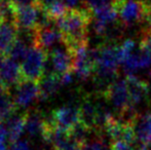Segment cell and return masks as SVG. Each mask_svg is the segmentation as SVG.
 <instances>
[{
    "instance_id": "obj_16",
    "label": "cell",
    "mask_w": 151,
    "mask_h": 150,
    "mask_svg": "<svg viewBox=\"0 0 151 150\" xmlns=\"http://www.w3.org/2000/svg\"><path fill=\"white\" fill-rule=\"evenodd\" d=\"M19 35V28L14 22H0V52L7 56Z\"/></svg>"
},
{
    "instance_id": "obj_9",
    "label": "cell",
    "mask_w": 151,
    "mask_h": 150,
    "mask_svg": "<svg viewBox=\"0 0 151 150\" xmlns=\"http://www.w3.org/2000/svg\"><path fill=\"white\" fill-rule=\"evenodd\" d=\"M57 24L50 26L38 27L34 30V44L41 47L48 54V50H52L59 44H64V37Z\"/></svg>"
},
{
    "instance_id": "obj_29",
    "label": "cell",
    "mask_w": 151,
    "mask_h": 150,
    "mask_svg": "<svg viewBox=\"0 0 151 150\" xmlns=\"http://www.w3.org/2000/svg\"><path fill=\"white\" fill-rule=\"evenodd\" d=\"M62 1H63L64 3L66 4V6H67V7L74 8L78 4L79 0H62Z\"/></svg>"
},
{
    "instance_id": "obj_11",
    "label": "cell",
    "mask_w": 151,
    "mask_h": 150,
    "mask_svg": "<svg viewBox=\"0 0 151 150\" xmlns=\"http://www.w3.org/2000/svg\"><path fill=\"white\" fill-rule=\"evenodd\" d=\"M50 120L55 126L70 132L74 126L80 122L79 107L63 106L55 110L50 115Z\"/></svg>"
},
{
    "instance_id": "obj_17",
    "label": "cell",
    "mask_w": 151,
    "mask_h": 150,
    "mask_svg": "<svg viewBox=\"0 0 151 150\" xmlns=\"http://www.w3.org/2000/svg\"><path fill=\"white\" fill-rule=\"evenodd\" d=\"M62 86L61 76L55 72L44 74L39 80V100L44 101L55 95Z\"/></svg>"
},
{
    "instance_id": "obj_10",
    "label": "cell",
    "mask_w": 151,
    "mask_h": 150,
    "mask_svg": "<svg viewBox=\"0 0 151 150\" xmlns=\"http://www.w3.org/2000/svg\"><path fill=\"white\" fill-rule=\"evenodd\" d=\"M16 94L14 97V104L20 108L30 106L34 101L39 99V82L33 80L23 79L16 86Z\"/></svg>"
},
{
    "instance_id": "obj_23",
    "label": "cell",
    "mask_w": 151,
    "mask_h": 150,
    "mask_svg": "<svg viewBox=\"0 0 151 150\" xmlns=\"http://www.w3.org/2000/svg\"><path fill=\"white\" fill-rule=\"evenodd\" d=\"M81 150H107L104 134H95V138L86 142Z\"/></svg>"
},
{
    "instance_id": "obj_3",
    "label": "cell",
    "mask_w": 151,
    "mask_h": 150,
    "mask_svg": "<svg viewBox=\"0 0 151 150\" xmlns=\"http://www.w3.org/2000/svg\"><path fill=\"white\" fill-rule=\"evenodd\" d=\"M119 45L108 41L91 48L95 59V75L101 80L114 79L118 73V65L120 64L118 56Z\"/></svg>"
},
{
    "instance_id": "obj_7",
    "label": "cell",
    "mask_w": 151,
    "mask_h": 150,
    "mask_svg": "<svg viewBox=\"0 0 151 150\" xmlns=\"http://www.w3.org/2000/svg\"><path fill=\"white\" fill-rule=\"evenodd\" d=\"M42 9L36 3L14 5V21L20 30H35L40 23Z\"/></svg>"
},
{
    "instance_id": "obj_18",
    "label": "cell",
    "mask_w": 151,
    "mask_h": 150,
    "mask_svg": "<svg viewBox=\"0 0 151 150\" xmlns=\"http://www.w3.org/2000/svg\"><path fill=\"white\" fill-rule=\"evenodd\" d=\"M47 124V118H44L38 112H27L26 113V124H25V132L30 137L43 136Z\"/></svg>"
},
{
    "instance_id": "obj_8",
    "label": "cell",
    "mask_w": 151,
    "mask_h": 150,
    "mask_svg": "<svg viewBox=\"0 0 151 150\" xmlns=\"http://www.w3.org/2000/svg\"><path fill=\"white\" fill-rule=\"evenodd\" d=\"M50 64L52 71L61 75L63 73L74 71V52L65 43L63 46L52 48L48 54Z\"/></svg>"
},
{
    "instance_id": "obj_27",
    "label": "cell",
    "mask_w": 151,
    "mask_h": 150,
    "mask_svg": "<svg viewBox=\"0 0 151 150\" xmlns=\"http://www.w3.org/2000/svg\"><path fill=\"white\" fill-rule=\"evenodd\" d=\"M56 1H58V0H36V4H37L42 10H46Z\"/></svg>"
},
{
    "instance_id": "obj_21",
    "label": "cell",
    "mask_w": 151,
    "mask_h": 150,
    "mask_svg": "<svg viewBox=\"0 0 151 150\" xmlns=\"http://www.w3.org/2000/svg\"><path fill=\"white\" fill-rule=\"evenodd\" d=\"M30 46H31V44L29 43L26 39H24L23 37L18 35V38H17L16 42H14V45L10 48L7 57H9L12 60L16 61L19 64H21V63L24 61V59H25V57H26Z\"/></svg>"
},
{
    "instance_id": "obj_28",
    "label": "cell",
    "mask_w": 151,
    "mask_h": 150,
    "mask_svg": "<svg viewBox=\"0 0 151 150\" xmlns=\"http://www.w3.org/2000/svg\"><path fill=\"white\" fill-rule=\"evenodd\" d=\"M12 4L16 6H22V5H28V4L36 3V0H10Z\"/></svg>"
},
{
    "instance_id": "obj_4",
    "label": "cell",
    "mask_w": 151,
    "mask_h": 150,
    "mask_svg": "<svg viewBox=\"0 0 151 150\" xmlns=\"http://www.w3.org/2000/svg\"><path fill=\"white\" fill-rule=\"evenodd\" d=\"M100 93L103 95L104 99L118 111L120 117L131 119L136 114V111H134L131 106L129 88L125 79L113 80Z\"/></svg>"
},
{
    "instance_id": "obj_19",
    "label": "cell",
    "mask_w": 151,
    "mask_h": 150,
    "mask_svg": "<svg viewBox=\"0 0 151 150\" xmlns=\"http://www.w3.org/2000/svg\"><path fill=\"white\" fill-rule=\"evenodd\" d=\"M26 124V113L24 114H12L6 118L5 126L8 134V139L10 142L17 141L21 138L22 134L25 132Z\"/></svg>"
},
{
    "instance_id": "obj_26",
    "label": "cell",
    "mask_w": 151,
    "mask_h": 150,
    "mask_svg": "<svg viewBox=\"0 0 151 150\" xmlns=\"http://www.w3.org/2000/svg\"><path fill=\"white\" fill-rule=\"evenodd\" d=\"M9 150H33V148L29 141L19 139V140L12 142Z\"/></svg>"
},
{
    "instance_id": "obj_20",
    "label": "cell",
    "mask_w": 151,
    "mask_h": 150,
    "mask_svg": "<svg viewBox=\"0 0 151 150\" xmlns=\"http://www.w3.org/2000/svg\"><path fill=\"white\" fill-rule=\"evenodd\" d=\"M16 107L14 99H12L9 94V90L0 84V114L6 119L14 113Z\"/></svg>"
},
{
    "instance_id": "obj_22",
    "label": "cell",
    "mask_w": 151,
    "mask_h": 150,
    "mask_svg": "<svg viewBox=\"0 0 151 150\" xmlns=\"http://www.w3.org/2000/svg\"><path fill=\"white\" fill-rule=\"evenodd\" d=\"M140 52L151 66V26L144 29L140 38Z\"/></svg>"
},
{
    "instance_id": "obj_33",
    "label": "cell",
    "mask_w": 151,
    "mask_h": 150,
    "mask_svg": "<svg viewBox=\"0 0 151 150\" xmlns=\"http://www.w3.org/2000/svg\"><path fill=\"white\" fill-rule=\"evenodd\" d=\"M52 150H56V149H54V148H52Z\"/></svg>"
},
{
    "instance_id": "obj_2",
    "label": "cell",
    "mask_w": 151,
    "mask_h": 150,
    "mask_svg": "<svg viewBox=\"0 0 151 150\" xmlns=\"http://www.w3.org/2000/svg\"><path fill=\"white\" fill-rule=\"evenodd\" d=\"M113 4L125 30L138 24L151 26V0H114Z\"/></svg>"
},
{
    "instance_id": "obj_6",
    "label": "cell",
    "mask_w": 151,
    "mask_h": 150,
    "mask_svg": "<svg viewBox=\"0 0 151 150\" xmlns=\"http://www.w3.org/2000/svg\"><path fill=\"white\" fill-rule=\"evenodd\" d=\"M95 59L93 50L88 43L78 46L74 50V73L80 80H86L95 74Z\"/></svg>"
},
{
    "instance_id": "obj_32",
    "label": "cell",
    "mask_w": 151,
    "mask_h": 150,
    "mask_svg": "<svg viewBox=\"0 0 151 150\" xmlns=\"http://www.w3.org/2000/svg\"><path fill=\"white\" fill-rule=\"evenodd\" d=\"M1 1H3V0H0V2H1Z\"/></svg>"
},
{
    "instance_id": "obj_15",
    "label": "cell",
    "mask_w": 151,
    "mask_h": 150,
    "mask_svg": "<svg viewBox=\"0 0 151 150\" xmlns=\"http://www.w3.org/2000/svg\"><path fill=\"white\" fill-rule=\"evenodd\" d=\"M132 121L137 140L149 145L151 143V109L145 113H136L132 117Z\"/></svg>"
},
{
    "instance_id": "obj_31",
    "label": "cell",
    "mask_w": 151,
    "mask_h": 150,
    "mask_svg": "<svg viewBox=\"0 0 151 150\" xmlns=\"http://www.w3.org/2000/svg\"><path fill=\"white\" fill-rule=\"evenodd\" d=\"M3 119H4V118H3V116H2L1 114H0V124H2L1 122H2V120H3Z\"/></svg>"
},
{
    "instance_id": "obj_30",
    "label": "cell",
    "mask_w": 151,
    "mask_h": 150,
    "mask_svg": "<svg viewBox=\"0 0 151 150\" xmlns=\"http://www.w3.org/2000/svg\"><path fill=\"white\" fill-rule=\"evenodd\" d=\"M4 56H5V55H3L1 52H0V68H1L2 64H3L4 60H5V58H6V57H4Z\"/></svg>"
},
{
    "instance_id": "obj_13",
    "label": "cell",
    "mask_w": 151,
    "mask_h": 150,
    "mask_svg": "<svg viewBox=\"0 0 151 150\" xmlns=\"http://www.w3.org/2000/svg\"><path fill=\"white\" fill-rule=\"evenodd\" d=\"M22 80L23 75L20 64L6 56L0 68V84L9 90L12 86L18 85Z\"/></svg>"
},
{
    "instance_id": "obj_5",
    "label": "cell",
    "mask_w": 151,
    "mask_h": 150,
    "mask_svg": "<svg viewBox=\"0 0 151 150\" xmlns=\"http://www.w3.org/2000/svg\"><path fill=\"white\" fill-rule=\"evenodd\" d=\"M47 52L41 47L33 44L29 47L24 61L21 63L23 79L38 81L43 77L45 72V64Z\"/></svg>"
},
{
    "instance_id": "obj_12",
    "label": "cell",
    "mask_w": 151,
    "mask_h": 150,
    "mask_svg": "<svg viewBox=\"0 0 151 150\" xmlns=\"http://www.w3.org/2000/svg\"><path fill=\"white\" fill-rule=\"evenodd\" d=\"M125 80H127V88H129L131 106L133 110L136 111V107L147 100L149 97V84L147 81L137 77L134 74L127 75Z\"/></svg>"
},
{
    "instance_id": "obj_1",
    "label": "cell",
    "mask_w": 151,
    "mask_h": 150,
    "mask_svg": "<svg viewBox=\"0 0 151 150\" xmlns=\"http://www.w3.org/2000/svg\"><path fill=\"white\" fill-rule=\"evenodd\" d=\"M90 8H71L57 20V26L64 37V43L74 52L78 46L88 42V26L93 20Z\"/></svg>"
},
{
    "instance_id": "obj_24",
    "label": "cell",
    "mask_w": 151,
    "mask_h": 150,
    "mask_svg": "<svg viewBox=\"0 0 151 150\" xmlns=\"http://www.w3.org/2000/svg\"><path fill=\"white\" fill-rule=\"evenodd\" d=\"M139 141L136 143H129L125 141H113L110 144V150H137Z\"/></svg>"
},
{
    "instance_id": "obj_25",
    "label": "cell",
    "mask_w": 151,
    "mask_h": 150,
    "mask_svg": "<svg viewBox=\"0 0 151 150\" xmlns=\"http://www.w3.org/2000/svg\"><path fill=\"white\" fill-rule=\"evenodd\" d=\"M114 0H83L84 6L90 8L91 10H95L97 8L109 5V4H112Z\"/></svg>"
},
{
    "instance_id": "obj_14",
    "label": "cell",
    "mask_w": 151,
    "mask_h": 150,
    "mask_svg": "<svg viewBox=\"0 0 151 150\" xmlns=\"http://www.w3.org/2000/svg\"><path fill=\"white\" fill-rule=\"evenodd\" d=\"M80 121L95 133L97 131L98 97L86 96L82 99L79 106Z\"/></svg>"
}]
</instances>
